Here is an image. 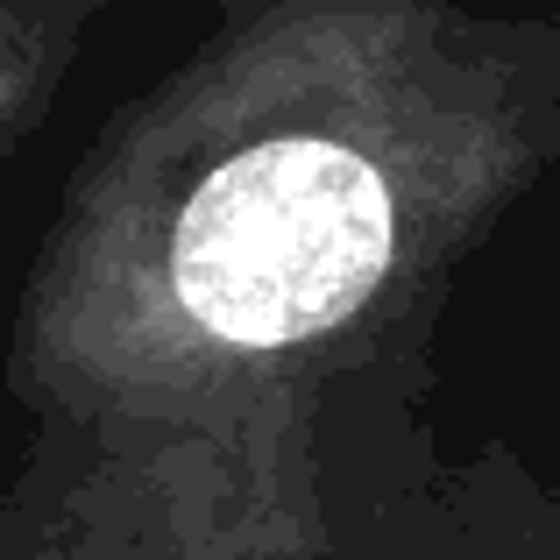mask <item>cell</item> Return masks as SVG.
Masks as SVG:
<instances>
[{
    "mask_svg": "<svg viewBox=\"0 0 560 560\" xmlns=\"http://www.w3.org/2000/svg\"><path fill=\"white\" fill-rule=\"evenodd\" d=\"M114 114L14 305L36 454L0 560H341L319 411L419 376L462 262L560 142V22L206 0Z\"/></svg>",
    "mask_w": 560,
    "mask_h": 560,
    "instance_id": "obj_1",
    "label": "cell"
},
{
    "mask_svg": "<svg viewBox=\"0 0 560 560\" xmlns=\"http://www.w3.org/2000/svg\"><path fill=\"white\" fill-rule=\"evenodd\" d=\"M114 0H0V156H14L71 79Z\"/></svg>",
    "mask_w": 560,
    "mask_h": 560,
    "instance_id": "obj_2",
    "label": "cell"
}]
</instances>
